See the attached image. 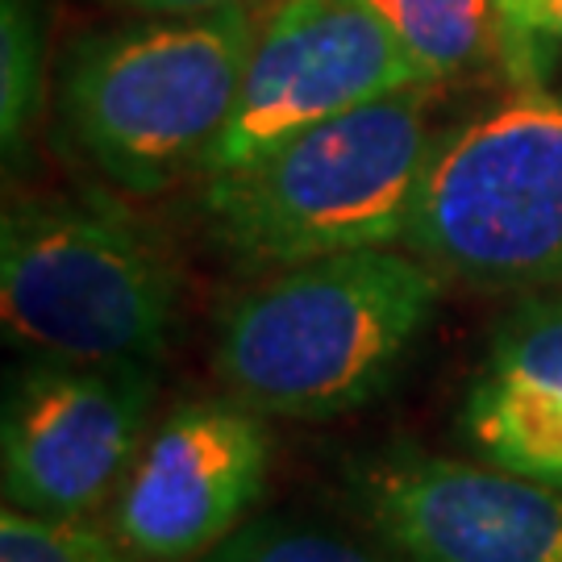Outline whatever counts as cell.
Segmentation results:
<instances>
[{
  "label": "cell",
  "instance_id": "2e32d148",
  "mask_svg": "<svg viewBox=\"0 0 562 562\" xmlns=\"http://www.w3.org/2000/svg\"><path fill=\"white\" fill-rule=\"evenodd\" d=\"M142 13H155V18H188V13H213V9H238L250 0H125Z\"/></svg>",
  "mask_w": 562,
  "mask_h": 562
},
{
  "label": "cell",
  "instance_id": "7c38bea8",
  "mask_svg": "<svg viewBox=\"0 0 562 562\" xmlns=\"http://www.w3.org/2000/svg\"><path fill=\"white\" fill-rule=\"evenodd\" d=\"M42 97V4L0 0V138L4 155H18Z\"/></svg>",
  "mask_w": 562,
  "mask_h": 562
},
{
  "label": "cell",
  "instance_id": "ba28073f",
  "mask_svg": "<svg viewBox=\"0 0 562 562\" xmlns=\"http://www.w3.org/2000/svg\"><path fill=\"white\" fill-rule=\"evenodd\" d=\"M271 434L241 401L176 404L117 487L113 529L142 562H201L250 521Z\"/></svg>",
  "mask_w": 562,
  "mask_h": 562
},
{
  "label": "cell",
  "instance_id": "277c9868",
  "mask_svg": "<svg viewBox=\"0 0 562 562\" xmlns=\"http://www.w3.org/2000/svg\"><path fill=\"white\" fill-rule=\"evenodd\" d=\"M176 292L162 241L104 192L30 196L4 213L0 317L30 359H159Z\"/></svg>",
  "mask_w": 562,
  "mask_h": 562
},
{
  "label": "cell",
  "instance_id": "8992f818",
  "mask_svg": "<svg viewBox=\"0 0 562 562\" xmlns=\"http://www.w3.org/2000/svg\"><path fill=\"white\" fill-rule=\"evenodd\" d=\"M429 83L396 34L362 0H280L259 25L241 92L204 176L222 180L304 130Z\"/></svg>",
  "mask_w": 562,
  "mask_h": 562
},
{
  "label": "cell",
  "instance_id": "5bb4252c",
  "mask_svg": "<svg viewBox=\"0 0 562 562\" xmlns=\"http://www.w3.org/2000/svg\"><path fill=\"white\" fill-rule=\"evenodd\" d=\"M0 562H142L117 529L88 517H38L4 504Z\"/></svg>",
  "mask_w": 562,
  "mask_h": 562
},
{
  "label": "cell",
  "instance_id": "9a60e30c",
  "mask_svg": "<svg viewBox=\"0 0 562 562\" xmlns=\"http://www.w3.org/2000/svg\"><path fill=\"white\" fill-rule=\"evenodd\" d=\"M533 9L538 0H501V13H504V38H508V59L525 63L533 55Z\"/></svg>",
  "mask_w": 562,
  "mask_h": 562
},
{
  "label": "cell",
  "instance_id": "5b68a950",
  "mask_svg": "<svg viewBox=\"0 0 562 562\" xmlns=\"http://www.w3.org/2000/svg\"><path fill=\"white\" fill-rule=\"evenodd\" d=\"M404 250L480 292H559L562 92L525 83L438 138Z\"/></svg>",
  "mask_w": 562,
  "mask_h": 562
},
{
  "label": "cell",
  "instance_id": "6da1fadb",
  "mask_svg": "<svg viewBox=\"0 0 562 562\" xmlns=\"http://www.w3.org/2000/svg\"><path fill=\"white\" fill-rule=\"evenodd\" d=\"M442 276L413 250L371 246L301 262L241 292L213 362L255 413L325 422L380 396L438 308Z\"/></svg>",
  "mask_w": 562,
  "mask_h": 562
},
{
  "label": "cell",
  "instance_id": "52a82bcc",
  "mask_svg": "<svg viewBox=\"0 0 562 562\" xmlns=\"http://www.w3.org/2000/svg\"><path fill=\"white\" fill-rule=\"evenodd\" d=\"M150 404V362L30 359L4 392V504L38 517L97 513L146 446Z\"/></svg>",
  "mask_w": 562,
  "mask_h": 562
},
{
  "label": "cell",
  "instance_id": "3957f363",
  "mask_svg": "<svg viewBox=\"0 0 562 562\" xmlns=\"http://www.w3.org/2000/svg\"><path fill=\"white\" fill-rule=\"evenodd\" d=\"M259 25L238 4L83 38L59 88L83 159L134 196H155L188 167H204L238 104Z\"/></svg>",
  "mask_w": 562,
  "mask_h": 562
},
{
  "label": "cell",
  "instance_id": "8fae6325",
  "mask_svg": "<svg viewBox=\"0 0 562 562\" xmlns=\"http://www.w3.org/2000/svg\"><path fill=\"white\" fill-rule=\"evenodd\" d=\"M396 34L425 80L438 83L508 55L501 0H362Z\"/></svg>",
  "mask_w": 562,
  "mask_h": 562
},
{
  "label": "cell",
  "instance_id": "9c48e42d",
  "mask_svg": "<svg viewBox=\"0 0 562 562\" xmlns=\"http://www.w3.org/2000/svg\"><path fill=\"white\" fill-rule=\"evenodd\" d=\"M359 496L401 562H562V487L492 462L387 454Z\"/></svg>",
  "mask_w": 562,
  "mask_h": 562
},
{
  "label": "cell",
  "instance_id": "7a4b0ae2",
  "mask_svg": "<svg viewBox=\"0 0 562 562\" xmlns=\"http://www.w3.org/2000/svg\"><path fill=\"white\" fill-rule=\"evenodd\" d=\"M434 150L429 83L401 88L209 180V238L241 271L404 246Z\"/></svg>",
  "mask_w": 562,
  "mask_h": 562
},
{
  "label": "cell",
  "instance_id": "e0dca14e",
  "mask_svg": "<svg viewBox=\"0 0 562 562\" xmlns=\"http://www.w3.org/2000/svg\"><path fill=\"white\" fill-rule=\"evenodd\" d=\"M533 34L562 42V0H538V9H533Z\"/></svg>",
  "mask_w": 562,
  "mask_h": 562
},
{
  "label": "cell",
  "instance_id": "4fadbf2b",
  "mask_svg": "<svg viewBox=\"0 0 562 562\" xmlns=\"http://www.w3.org/2000/svg\"><path fill=\"white\" fill-rule=\"evenodd\" d=\"M201 562H401V559L392 550L367 546L359 538H350V533L325 529V525L259 517V521L241 525L238 533H229Z\"/></svg>",
  "mask_w": 562,
  "mask_h": 562
},
{
  "label": "cell",
  "instance_id": "30bf717a",
  "mask_svg": "<svg viewBox=\"0 0 562 562\" xmlns=\"http://www.w3.org/2000/svg\"><path fill=\"white\" fill-rule=\"evenodd\" d=\"M462 429L483 462L562 487V296H533L501 325Z\"/></svg>",
  "mask_w": 562,
  "mask_h": 562
}]
</instances>
